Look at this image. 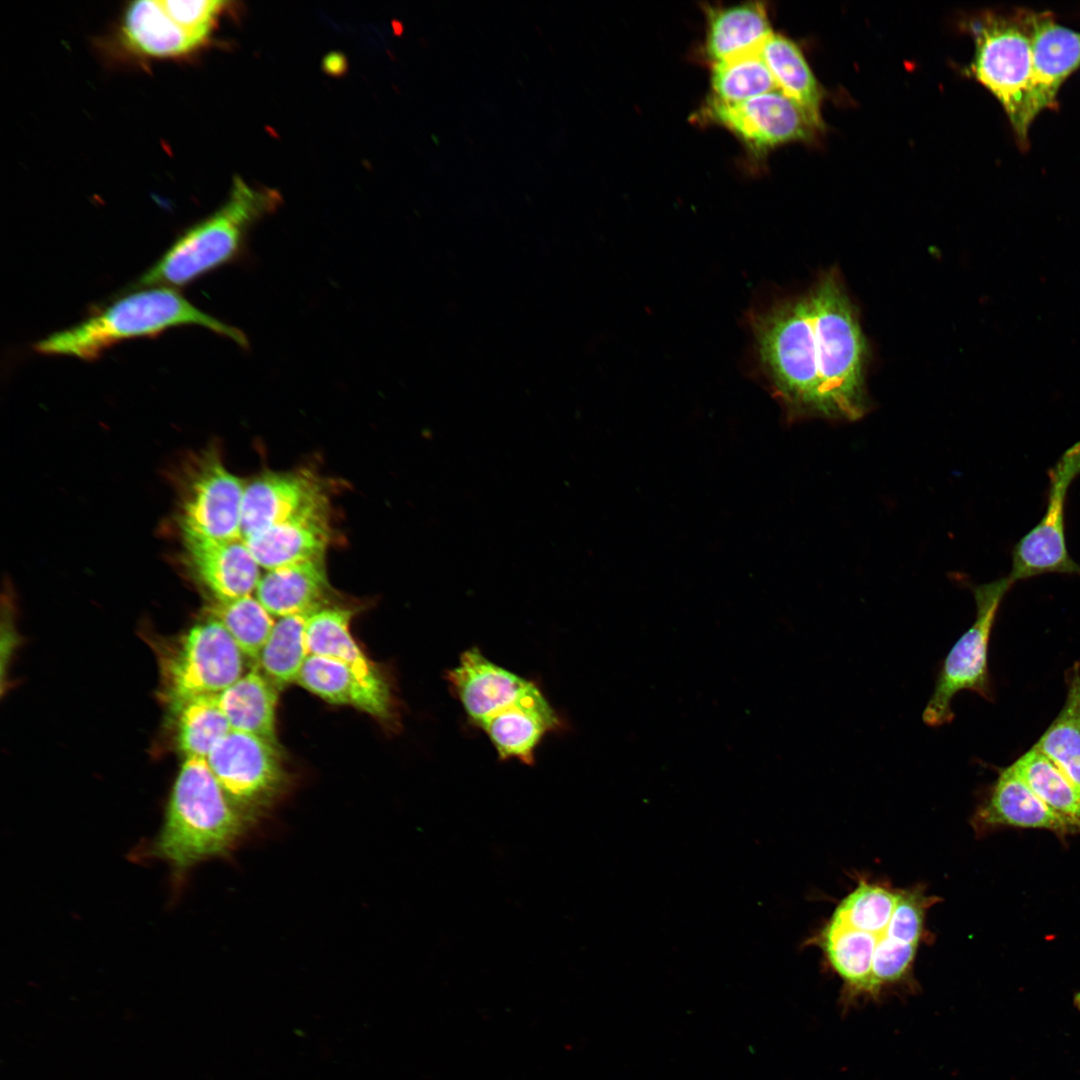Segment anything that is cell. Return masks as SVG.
I'll return each instance as SVG.
<instances>
[{"label":"cell","instance_id":"cell-28","mask_svg":"<svg viewBox=\"0 0 1080 1080\" xmlns=\"http://www.w3.org/2000/svg\"><path fill=\"white\" fill-rule=\"evenodd\" d=\"M1047 756L1080 790V670L1070 674L1065 704L1033 746Z\"/></svg>","mask_w":1080,"mask_h":1080},{"label":"cell","instance_id":"cell-10","mask_svg":"<svg viewBox=\"0 0 1080 1080\" xmlns=\"http://www.w3.org/2000/svg\"><path fill=\"white\" fill-rule=\"evenodd\" d=\"M245 485L214 453L192 465L183 483L179 527L187 540H236L241 534Z\"/></svg>","mask_w":1080,"mask_h":1080},{"label":"cell","instance_id":"cell-12","mask_svg":"<svg viewBox=\"0 0 1080 1080\" xmlns=\"http://www.w3.org/2000/svg\"><path fill=\"white\" fill-rule=\"evenodd\" d=\"M206 761L228 798L249 819L273 797L282 780L275 744L251 733L231 730Z\"/></svg>","mask_w":1080,"mask_h":1080},{"label":"cell","instance_id":"cell-25","mask_svg":"<svg viewBox=\"0 0 1080 1080\" xmlns=\"http://www.w3.org/2000/svg\"><path fill=\"white\" fill-rule=\"evenodd\" d=\"M761 54L777 89L800 105L821 127L822 89L798 46L785 36L773 33L764 43Z\"/></svg>","mask_w":1080,"mask_h":1080},{"label":"cell","instance_id":"cell-20","mask_svg":"<svg viewBox=\"0 0 1080 1080\" xmlns=\"http://www.w3.org/2000/svg\"><path fill=\"white\" fill-rule=\"evenodd\" d=\"M121 31L127 49L152 58L188 55L207 41L176 23L159 0L132 2L125 11Z\"/></svg>","mask_w":1080,"mask_h":1080},{"label":"cell","instance_id":"cell-31","mask_svg":"<svg viewBox=\"0 0 1080 1080\" xmlns=\"http://www.w3.org/2000/svg\"><path fill=\"white\" fill-rule=\"evenodd\" d=\"M209 608L210 618L226 628L244 656L258 661L276 621L257 597L216 601Z\"/></svg>","mask_w":1080,"mask_h":1080},{"label":"cell","instance_id":"cell-29","mask_svg":"<svg viewBox=\"0 0 1080 1080\" xmlns=\"http://www.w3.org/2000/svg\"><path fill=\"white\" fill-rule=\"evenodd\" d=\"M761 51L744 52L712 64L710 98L737 103L778 90Z\"/></svg>","mask_w":1080,"mask_h":1080},{"label":"cell","instance_id":"cell-32","mask_svg":"<svg viewBox=\"0 0 1080 1080\" xmlns=\"http://www.w3.org/2000/svg\"><path fill=\"white\" fill-rule=\"evenodd\" d=\"M899 896L900 889L862 879L840 901L831 920L879 936L888 928Z\"/></svg>","mask_w":1080,"mask_h":1080},{"label":"cell","instance_id":"cell-8","mask_svg":"<svg viewBox=\"0 0 1080 1080\" xmlns=\"http://www.w3.org/2000/svg\"><path fill=\"white\" fill-rule=\"evenodd\" d=\"M972 72L1002 104L1021 143H1026V96L1032 75L1030 12L987 15L973 28Z\"/></svg>","mask_w":1080,"mask_h":1080},{"label":"cell","instance_id":"cell-11","mask_svg":"<svg viewBox=\"0 0 1080 1080\" xmlns=\"http://www.w3.org/2000/svg\"><path fill=\"white\" fill-rule=\"evenodd\" d=\"M1080 475V441L1069 447L1048 471L1046 511L1013 547L1008 577L1014 583L1046 573L1080 576V564L1069 554L1065 506L1072 482Z\"/></svg>","mask_w":1080,"mask_h":1080},{"label":"cell","instance_id":"cell-18","mask_svg":"<svg viewBox=\"0 0 1080 1080\" xmlns=\"http://www.w3.org/2000/svg\"><path fill=\"white\" fill-rule=\"evenodd\" d=\"M327 500L244 541L258 565L270 570L285 564L324 557L330 540Z\"/></svg>","mask_w":1080,"mask_h":1080},{"label":"cell","instance_id":"cell-1","mask_svg":"<svg viewBox=\"0 0 1080 1080\" xmlns=\"http://www.w3.org/2000/svg\"><path fill=\"white\" fill-rule=\"evenodd\" d=\"M446 679L502 760L531 765L543 738L561 727L556 711L533 681L492 662L476 647L461 654Z\"/></svg>","mask_w":1080,"mask_h":1080},{"label":"cell","instance_id":"cell-5","mask_svg":"<svg viewBox=\"0 0 1080 1080\" xmlns=\"http://www.w3.org/2000/svg\"><path fill=\"white\" fill-rule=\"evenodd\" d=\"M275 201L235 179L226 203L179 237L132 288L183 286L232 261L242 251L248 229Z\"/></svg>","mask_w":1080,"mask_h":1080},{"label":"cell","instance_id":"cell-30","mask_svg":"<svg viewBox=\"0 0 1080 1080\" xmlns=\"http://www.w3.org/2000/svg\"><path fill=\"white\" fill-rule=\"evenodd\" d=\"M174 712L177 743L186 757L206 759L213 747L232 730L217 695L193 698Z\"/></svg>","mask_w":1080,"mask_h":1080},{"label":"cell","instance_id":"cell-4","mask_svg":"<svg viewBox=\"0 0 1080 1080\" xmlns=\"http://www.w3.org/2000/svg\"><path fill=\"white\" fill-rule=\"evenodd\" d=\"M821 350L825 419L855 421L869 409L865 389L867 343L839 274H823L808 293Z\"/></svg>","mask_w":1080,"mask_h":1080},{"label":"cell","instance_id":"cell-27","mask_svg":"<svg viewBox=\"0 0 1080 1080\" xmlns=\"http://www.w3.org/2000/svg\"><path fill=\"white\" fill-rule=\"evenodd\" d=\"M1012 767L1049 808L1080 831V790L1054 762L1032 747Z\"/></svg>","mask_w":1080,"mask_h":1080},{"label":"cell","instance_id":"cell-33","mask_svg":"<svg viewBox=\"0 0 1080 1080\" xmlns=\"http://www.w3.org/2000/svg\"><path fill=\"white\" fill-rule=\"evenodd\" d=\"M167 14L186 30L208 39L225 2L160 0Z\"/></svg>","mask_w":1080,"mask_h":1080},{"label":"cell","instance_id":"cell-21","mask_svg":"<svg viewBox=\"0 0 1080 1080\" xmlns=\"http://www.w3.org/2000/svg\"><path fill=\"white\" fill-rule=\"evenodd\" d=\"M297 683L329 703L350 705L379 718L391 714V695L371 689L349 666L332 658L309 655Z\"/></svg>","mask_w":1080,"mask_h":1080},{"label":"cell","instance_id":"cell-16","mask_svg":"<svg viewBox=\"0 0 1080 1080\" xmlns=\"http://www.w3.org/2000/svg\"><path fill=\"white\" fill-rule=\"evenodd\" d=\"M184 543L189 568L217 601L234 600L256 590L260 566L244 539Z\"/></svg>","mask_w":1080,"mask_h":1080},{"label":"cell","instance_id":"cell-24","mask_svg":"<svg viewBox=\"0 0 1080 1080\" xmlns=\"http://www.w3.org/2000/svg\"><path fill=\"white\" fill-rule=\"evenodd\" d=\"M278 690L257 666L217 698L232 730L251 733L275 744Z\"/></svg>","mask_w":1080,"mask_h":1080},{"label":"cell","instance_id":"cell-6","mask_svg":"<svg viewBox=\"0 0 1080 1080\" xmlns=\"http://www.w3.org/2000/svg\"><path fill=\"white\" fill-rule=\"evenodd\" d=\"M755 331L761 360L790 414L825 419L820 348L808 294L759 316Z\"/></svg>","mask_w":1080,"mask_h":1080},{"label":"cell","instance_id":"cell-3","mask_svg":"<svg viewBox=\"0 0 1080 1080\" xmlns=\"http://www.w3.org/2000/svg\"><path fill=\"white\" fill-rule=\"evenodd\" d=\"M249 822L228 798L206 759L186 757L154 850L176 868L186 869L227 853Z\"/></svg>","mask_w":1080,"mask_h":1080},{"label":"cell","instance_id":"cell-14","mask_svg":"<svg viewBox=\"0 0 1080 1080\" xmlns=\"http://www.w3.org/2000/svg\"><path fill=\"white\" fill-rule=\"evenodd\" d=\"M1032 75L1025 101L1029 129L1043 109L1055 106L1062 83L1080 67V33L1063 27L1049 13L1030 12Z\"/></svg>","mask_w":1080,"mask_h":1080},{"label":"cell","instance_id":"cell-17","mask_svg":"<svg viewBox=\"0 0 1080 1080\" xmlns=\"http://www.w3.org/2000/svg\"><path fill=\"white\" fill-rule=\"evenodd\" d=\"M973 825L977 832L1000 826L1047 829L1062 835L1077 831L1032 791L1012 765L999 770L973 816Z\"/></svg>","mask_w":1080,"mask_h":1080},{"label":"cell","instance_id":"cell-15","mask_svg":"<svg viewBox=\"0 0 1080 1080\" xmlns=\"http://www.w3.org/2000/svg\"><path fill=\"white\" fill-rule=\"evenodd\" d=\"M326 500L319 481L303 472L266 473L245 485L241 534L245 540Z\"/></svg>","mask_w":1080,"mask_h":1080},{"label":"cell","instance_id":"cell-19","mask_svg":"<svg viewBox=\"0 0 1080 1080\" xmlns=\"http://www.w3.org/2000/svg\"><path fill=\"white\" fill-rule=\"evenodd\" d=\"M329 583L324 557L285 564L260 577L256 597L277 617L313 613L320 608Z\"/></svg>","mask_w":1080,"mask_h":1080},{"label":"cell","instance_id":"cell-9","mask_svg":"<svg viewBox=\"0 0 1080 1080\" xmlns=\"http://www.w3.org/2000/svg\"><path fill=\"white\" fill-rule=\"evenodd\" d=\"M1013 584L1007 576L973 589L975 620L939 667L933 692L922 714L927 726L941 727L953 721L952 701L961 691H971L991 700L989 639L1000 603Z\"/></svg>","mask_w":1080,"mask_h":1080},{"label":"cell","instance_id":"cell-26","mask_svg":"<svg viewBox=\"0 0 1080 1080\" xmlns=\"http://www.w3.org/2000/svg\"><path fill=\"white\" fill-rule=\"evenodd\" d=\"M312 613L280 617L260 653V670L280 689L297 682L309 657L307 623Z\"/></svg>","mask_w":1080,"mask_h":1080},{"label":"cell","instance_id":"cell-13","mask_svg":"<svg viewBox=\"0 0 1080 1080\" xmlns=\"http://www.w3.org/2000/svg\"><path fill=\"white\" fill-rule=\"evenodd\" d=\"M704 111L708 120L727 128L757 156L785 143L808 140L820 127L779 90L737 103L709 98Z\"/></svg>","mask_w":1080,"mask_h":1080},{"label":"cell","instance_id":"cell-7","mask_svg":"<svg viewBox=\"0 0 1080 1080\" xmlns=\"http://www.w3.org/2000/svg\"><path fill=\"white\" fill-rule=\"evenodd\" d=\"M244 657L219 621L198 623L159 649L161 698L175 711L193 698L218 695L244 675Z\"/></svg>","mask_w":1080,"mask_h":1080},{"label":"cell","instance_id":"cell-22","mask_svg":"<svg viewBox=\"0 0 1080 1080\" xmlns=\"http://www.w3.org/2000/svg\"><path fill=\"white\" fill-rule=\"evenodd\" d=\"M352 612L344 608H322L313 612L307 623L310 655L332 658L349 666L371 689L391 695L381 673L372 664L350 633Z\"/></svg>","mask_w":1080,"mask_h":1080},{"label":"cell","instance_id":"cell-23","mask_svg":"<svg viewBox=\"0 0 1080 1080\" xmlns=\"http://www.w3.org/2000/svg\"><path fill=\"white\" fill-rule=\"evenodd\" d=\"M772 34L766 8L760 2L707 10L705 51L712 64L760 49Z\"/></svg>","mask_w":1080,"mask_h":1080},{"label":"cell","instance_id":"cell-2","mask_svg":"<svg viewBox=\"0 0 1080 1080\" xmlns=\"http://www.w3.org/2000/svg\"><path fill=\"white\" fill-rule=\"evenodd\" d=\"M181 325H200L241 347L248 345L240 330L204 313L176 290L149 287L119 298L71 328L49 335L34 349L46 355L93 360L123 340L154 336Z\"/></svg>","mask_w":1080,"mask_h":1080}]
</instances>
